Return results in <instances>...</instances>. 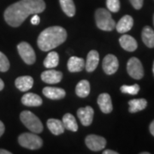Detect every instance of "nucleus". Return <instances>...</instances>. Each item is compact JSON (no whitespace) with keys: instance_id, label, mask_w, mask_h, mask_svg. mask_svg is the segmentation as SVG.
Returning a JSON list of instances; mask_svg holds the SVG:
<instances>
[{"instance_id":"nucleus-1","label":"nucleus","mask_w":154,"mask_h":154,"mask_svg":"<svg viewBox=\"0 0 154 154\" xmlns=\"http://www.w3.org/2000/svg\"><path fill=\"white\" fill-rule=\"evenodd\" d=\"M45 9L44 0H20L6 9L4 17L10 26L17 28L22 25L29 16L41 13Z\"/></svg>"},{"instance_id":"nucleus-2","label":"nucleus","mask_w":154,"mask_h":154,"mask_svg":"<svg viewBox=\"0 0 154 154\" xmlns=\"http://www.w3.org/2000/svg\"><path fill=\"white\" fill-rule=\"evenodd\" d=\"M67 38L66 30L59 26L50 27L38 35V46L43 51H49L63 44Z\"/></svg>"},{"instance_id":"nucleus-3","label":"nucleus","mask_w":154,"mask_h":154,"mask_svg":"<svg viewBox=\"0 0 154 154\" xmlns=\"http://www.w3.org/2000/svg\"><path fill=\"white\" fill-rule=\"evenodd\" d=\"M95 21L97 27L103 31H112L116 28V22L111 17L110 11L103 8L96 11Z\"/></svg>"},{"instance_id":"nucleus-4","label":"nucleus","mask_w":154,"mask_h":154,"mask_svg":"<svg viewBox=\"0 0 154 154\" xmlns=\"http://www.w3.org/2000/svg\"><path fill=\"white\" fill-rule=\"evenodd\" d=\"M20 119L26 128L34 134H39L43 130L42 122L38 118V116L29 110H24L20 115Z\"/></svg>"},{"instance_id":"nucleus-5","label":"nucleus","mask_w":154,"mask_h":154,"mask_svg":"<svg viewBox=\"0 0 154 154\" xmlns=\"http://www.w3.org/2000/svg\"><path fill=\"white\" fill-rule=\"evenodd\" d=\"M18 142L22 147L30 150L39 149L43 145V140L36 134L24 133L18 138Z\"/></svg>"},{"instance_id":"nucleus-6","label":"nucleus","mask_w":154,"mask_h":154,"mask_svg":"<svg viewBox=\"0 0 154 154\" xmlns=\"http://www.w3.org/2000/svg\"><path fill=\"white\" fill-rule=\"evenodd\" d=\"M17 51L22 59L27 64H33L36 60L35 52L32 46L27 42H21L17 45Z\"/></svg>"},{"instance_id":"nucleus-7","label":"nucleus","mask_w":154,"mask_h":154,"mask_svg":"<svg viewBox=\"0 0 154 154\" xmlns=\"http://www.w3.org/2000/svg\"><path fill=\"white\" fill-rule=\"evenodd\" d=\"M127 71L130 76L135 80H140L144 75L143 66L137 57H131L128 60L127 63Z\"/></svg>"},{"instance_id":"nucleus-8","label":"nucleus","mask_w":154,"mask_h":154,"mask_svg":"<svg viewBox=\"0 0 154 154\" xmlns=\"http://www.w3.org/2000/svg\"><path fill=\"white\" fill-rule=\"evenodd\" d=\"M85 142L88 148L94 152L101 151L105 148L106 146V140L105 138L99 135H95V134L88 135L85 140Z\"/></svg>"},{"instance_id":"nucleus-9","label":"nucleus","mask_w":154,"mask_h":154,"mask_svg":"<svg viewBox=\"0 0 154 154\" xmlns=\"http://www.w3.org/2000/svg\"><path fill=\"white\" fill-rule=\"evenodd\" d=\"M103 69L106 75H113L117 71L119 63L116 57L112 54H108L105 57L103 60Z\"/></svg>"},{"instance_id":"nucleus-10","label":"nucleus","mask_w":154,"mask_h":154,"mask_svg":"<svg viewBox=\"0 0 154 154\" xmlns=\"http://www.w3.org/2000/svg\"><path fill=\"white\" fill-rule=\"evenodd\" d=\"M94 115V110L91 106L80 108L77 110V116L79 117L80 121L84 126H89L93 122Z\"/></svg>"},{"instance_id":"nucleus-11","label":"nucleus","mask_w":154,"mask_h":154,"mask_svg":"<svg viewBox=\"0 0 154 154\" xmlns=\"http://www.w3.org/2000/svg\"><path fill=\"white\" fill-rule=\"evenodd\" d=\"M63 78L62 72L54 70V69H49L45 70L41 74V80L45 83L48 84H56L60 82Z\"/></svg>"},{"instance_id":"nucleus-12","label":"nucleus","mask_w":154,"mask_h":154,"mask_svg":"<svg viewBox=\"0 0 154 154\" xmlns=\"http://www.w3.org/2000/svg\"><path fill=\"white\" fill-rule=\"evenodd\" d=\"M99 62V52L95 50L89 51L87 57V60L85 62V68L88 72H93L98 67Z\"/></svg>"},{"instance_id":"nucleus-13","label":"nucleus","mask_w":154,"mask_h":154,"mask_svg":"<svg viewBox=\"0 0 154 154\" xmlns=\"http://www.w3.org/2000/svg\"><path fill=\"white\" fill-rule=\"evenodd\" d=\"M98 105L103 113L109 114L113 110L110 96L108 94H101L98 98Z\"/></svg>"},{"instance_id":"nucleus-14","label":"nucleus","mask_w":154,"mask_h":154,"mask_svg":"<svg viewBox=\"0 0 154 154\" xmlns=\"http://www.w3.org/2000/svg\"><path fill=\"white\" fill-rule=\"evenodd\" d=\"M42 93L46 98L50 99H63L66 95L65 91L60 88H51V87H45L43 89Z\"/></svg>"},{"instance_id":"nucleus-15","label":"nucleus","mask_w":154,"mask_h":154,"mask_svg":"<svg viewBox=\"0 0 154 154\" xmlns=\"http://www.w3.org/2000/svg\"><path fill=\"white\" fill-rule=\"evenodd\" d=\"M133 25H134V19L132 17L126 15L122 17L117 24H116V28L118 33H125L133 28Z\"/></svg>"},{"instance_id":"nucleus-16","label":"nucleus","mask_w":154,"mask_h":154,"mask_svg":"<svg viewBox=\"0 0 154 154\" xmlns=\"http://www.w3.org/2000/svg\"><path fill=\"white\" fill-rule=\"evenodd\" d=\"M119 43L122 47L127 51H134L138 47L137 41L135 40V38L128 34H123L119 38Z\"/></svg>"},{"instance_id":"nucleus-17","label":"nucleus","mask_w":154,"mask_h":154,"mask_svg":"<svg viewBox=\"0 0 154 154\" xmlns=\"http://www.w3.org/2000/svg\"><path fill=\"white\" fill-rule=\"evenodd\" d=\"M22 103L26 106L35 107V106H39V105H42L43 101L38 94L28 93V94H24L22 96Z\"/></svg>"},{"instance_id":"nucleus-18","label":"nucleus","mask_w":154,"mask_h":154,"mask_svg":"<svg viewBox=\"0 0 154 154\" xmlns=\"http://www.w3.org/2000/svg\"><path fill=\"white\" fill-rule=\"evenodd\" d=\"M16 87L22 92H27L29 89L33 88V79L31 76L25 75V76H20L17 78L15 82Z\"/></svg>"},{"instance_id":"nucleus-19","label":"nucleus","mask_w":154,"mask_h":154,"mask_svg":"<svg viewBox=\"0 0 154 154\" xmlns=\"http://www.w3.org/2000/svg\"><path fill=\"white\" fill-rule=\"evenodd\" d=\"M85 67V61L78 57H71L68 61V69L72 73L80 72Z\"/></svg>"},{"instance_id":"nucleus-20","label":"nucleus","mask_w":154,"mask_h":154,"mask_svg":"<svg viewBox=\"0 0 154 154\" xmlns=\"http://www.w3.org/2000/svg\"><path fill=\"white\" fill-rule=\"evenodd\" d=\"M47 127L49 130L55 135H60L64 132V127L63 122L58 119L51 118L47 121Z\"/></svg>"},{"instance_id":"nucleus-21","label":"nucleus","mask_w":154,"mask_h":154,"mask_svg":"<svg viewBox=\"0 0 154 154\" xmlns=\"http://www.w3.org/2000/svg\"><path fill=\"white\" fill-rule=\"evenodd\" d=\"M141 37L144 44L149 48H154V31L152 28L146 26L143 28Z\"/></svg>"},{"instance_id":"nucleus-22","label":"nucleus","mask_w":154,"mask_h":154,"mask_svg":"<svg viewBox=\"0 0 154 154\" xmlns=\"http://www.w3.org/2000/svg\"><path fill=\"white\" fill-rule=\"evenodd\" d=\"M62 122L63 124L64 128H66L68 130H70L73 132H76L78 130V124H77L75 116L70 113H67L63 116Z\"/></svg>"},{"instance_id":"nucleus-23","label":"nucleus","mask_w":154,"mask_h":154,"mask_svg":"<svg viewBox=\"0 0 154 154\" xmlns=\"http://www.w3.org/2000/svg\"><path fill=\"white\" fill-rule=\"evenodd\" d=\"M129 105V112L135 113L138 111L143 110L147 106V101L145 99H131L128 102Z\"/></svg>"},{"instance_id":"nucleus-24","label":"nucleus","mask_w":154,"mask_h":154,"mask_svg":"<svg viewBox=\"0 0 154 154\" xmlns=\"http://www.w3.org/2000/svg\"><path fill=\"white\" fill-rule=\"evenodd\" d=\"M75 94L81 98H86L90 94V84L87 80H82L76 85Z\"/></svg>"},{"instance_id":"nucleus-25","label":"nucleus","mask_w":154,"mask_h":154,"mask_svg":"<svg viewBox=\"0 0 154 154\" xmlns=\"http://www.w3.org/2000/svg\"><path fill=\"white\" fill-rule=\"evenodd\" d=\"M61 8L68 17H72L75 14V5L73 0H59Z\"/></svg>"},{"instance_id":"nucleus-26","label":"nucleus","mask_w":154,"mask_h":154,"mask_svg":"<svg viewBox=\"0 0 154 154\" xmlns=\"http://www.w3.org/2000/svg\"><path fill=\"white\" fill-rule=\"evenodd\" d=\"M59 63V56L56 51H51L44 60V65L47 69H53Z\"/></svg>"},{"instance_id":"nucleus-27","label":"nucleus","mask_w":154,"mask_h":154,"mask_svg":"<svg viewBox=\"0 0 154 154\" xmlns=\"http://www.w3.org/2000/svg\"><path fill=\"white\" fill-rule=\"evenodd\" d=\"M121 92L123 94H130V95H135L139 93L140 91V86L138 84H134L132 86H127L123 85L121 87Z\"/></svg>"},{"instance_id":"nucleus-28","label":"nucleus","mask_w":154,"mask_h":154,"mask_svg":"<svg viewBox=\"0 0 154 154\" xmlns=\"http://www.w3.org/2000/svg\"><path fill=\"white\" fill-rule=\"evenodd\" d=\"M106 6L109 11L116 13L120 10V1L119 0H106Z\"/></svg>"},{"instance_id":"nucleus-29","label":"nucleus","mask_w":154,"mask_h":154,"mask_svg":"<svg viewBox=\"0 0 154 154\" xmlns=\"http://www.w3.org/2000/svg\"><path fill=\"white\" fill-rule=\"evenodd\" d=\"M10 69V62L3 52L0 51V71L6 72Z\"/></svg>"},{"instance_id":"nucleus-30","label":"nucleus","mask_w":154,"mask_h":154,"mask_svg":"<svg viewBox=\"0 0 154 154\" xmlns=\"http://www.w3.org/2000/svg\"><path fill=\"white\" fill-rule=\"evenodd\" d=\"M132 6L136 10H140L143 6V0H129Z\"/></svg>"},{"instance_id":"nucleus-31","label":"nucleus","mask_w":154,"mask_h":154,"mask_svg":"<svg viewBox=\"0 0 154 154\" xmlns=\"http://www.w3.org/2000/svg\"><path fill=\"white\" fill-rule=\"evenodd\" d=\"M39 22H40V18H39V17H38L37 14H34L33 17L31 18V23L33 25H38V24H39Z\"/></svg>"},{"instance_id":"nucleus-32","label":"nucleus","mask_w":154,"mask_h":154,"mask_svg":"<svg viewBox=\"0 0 154 154\" xmlns=\"http://www.w3.org/2000/svg\"><path fill=\"white\" fill-rule=\"evenodd\" d=\"M5 125L3 123V122L0 121V137L3 135V134L5 133Z\"/></svg>"},{"instance_id":"nucleus-33","label":"nucleus","mask_w":154,"mask_h":154,"mask_svg":"<svg viewBox=\"0 0 154 154\" xmlns=\"http://www.w3.org/2000/svg\"><path fill=\"white\" fill-rule=\"evenodd\" d=\"M104 154H118L117 152H115V151H111V150H105L103 152Z\"/></svg>"},{"instance_id":"nucleus-34","label":"nucleus","mask_w":154,"mask_h":154,"mask_svg":"<svg viewBox=\"0 0 154 154\" xmlns=\"http://www.w3.org/2000/svg\"><path fill=\"white\" fill-rule=\"evenodd\" d=\"M150 132L154 136V121L152 122V123L150 124Z\"/></svg>"},{"instance_id":"nucleus-35","label":"nucleus","mask_w":154,"mask_h":154,"mask_svg":"<svg viewBox=\"0 0 154 154\" xmlns=\"http://www.w3.org/2000/svg\"><path fill=\"white\" fill-rule=\"evenodd\" d=\"M0 154H11V152L5 149H0Z\"/></svg>"},{"instance_id":"nucleus-36","label":"nucleus","mask_w":154,"mask_h":154,"mask_svg":"<svg viewBox=\"0 0 154 154\" xmlns=\"http://www.w3.org/2000/svg\"><path fill=\"white\" fill-rule=\"evenodd\" d=\"M4 88H5V83H4L2 79H0V91H2Z\"/></svg>"},{"instance_id":"nucleus-37","label":"nucleus","mask_w":154,"mask_h":154,"mask_svg":"<svg viewBox=\"0 0 154 154\" xmlns=\"http://www.w3.org/2000/svg\"><path fill=\"white\" fill-rule=\"evenodd\" d=\"M152 72H153V75H154V62H153V66H152Z\"/></svg>"},{"instance_id":"nucleus-38","label":"nucleus","mask_w":154,"mask_h":154,"mask_svg":"<svg viewBox=\"0 0 154 154\" xmlns=\"http://www.w3.org/2000/svg\"><path fill=\"white\" fill-rule=\"evenodd\" d=\"M153 24H154V16H153Z\"/></svg>"}]
</instances>
